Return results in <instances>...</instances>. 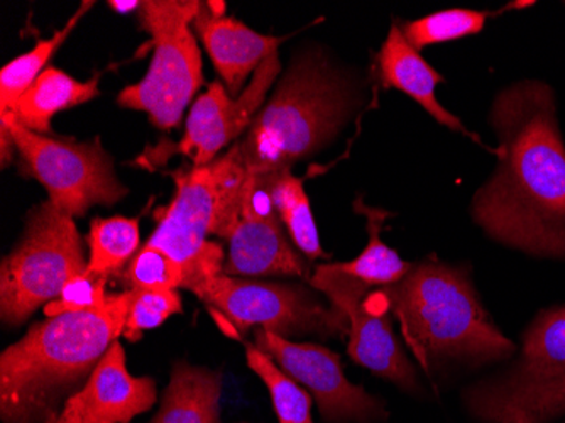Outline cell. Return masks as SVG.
<instances>
[{"mask_svg": "<svg viewBox=\"0 0 565 423\" xmlns=\"http://www.w3.org/2000/svg\"><path fill=\"white\" fill-rule=\"evenodd\" d=\"M490 119L498 165L472 199V219L504 246L565 257V145L554 91L516 82L497 95Z\"/></svg>", "mask_w": 565, "mask_h": 423, "instance_id": "1", "label": "cell"}, {"mask_svg": "<svg viewBox=\"0 0 565 423\" xmlns=\"http://www.w3.org/2000/svg\"><path fill=\"white\" fill-rule=\"evenodd\" d=\"M132 292L87 311L47 317L0 356V419L51 423L122 336Z\"/></svg>", "mask_w": 565, "mask_h": 423, "instance_id": "2", "label": "cell"}, {"mask_svg": "<svg viewBox=\"0 0 565 423\" xmlns=\"http://www.w3.org/2000/svg\"><path fill=\"white\" fill-rule=\"evenodd\" d=\"M367 305L390 314L427 373L443 359L491 362L515 355L511 342L482 307L466 269L430 260L412 264L393 285L367 294Z\"/></svg>", "mask_w": 565, "mask_h": 423, "instance_id": "3", "label": "cell"}, {"mask_svg": "<svg viewBox=\"0 0 565 423\" xmlns=\"http://www.w3.org/2000/svg\"><path fill=\"white\" fill-rule=\"evenodd\" d=\"M358 87L322 50H307L282 73L271 97L234 142L247 175L291 170L338 138L358 110Z\"/></svg>", "mask_w": 565, "mask_h": 423, "instance_id": "4", "label": "cell"}, {"mask_svg": "<svg viewBox=\"0 0 565 423\" xmlns=\"http://www.w3.org/2000/svg\"><path fill=\"white\" fill-rule=\"evenodd\" d=\"M170 205L157 212V229L146 246L157 247L185 272L183 289L196 294L215 276L222 275L225 254L209 241L217 235L227 241L236 222L237 202L247 171L234 145L207 167L178 170Z\"/></svg>", "mask_w": 565, "mask_h": 423, "instance_id": "5", "label": "cell"}, {"mask_svg": "<svg viewBox=\"0 0 565 423\" xmlns=\"http://www.w3.org/2000/svg\"><path fill=\"white\" fill-rule=\"evenodd\" d=\"M484 423H547L565 412V307L545 308L523 334V349L507 373L466 393Z\"/></svg>", "mask_w": 565, "mask_h": 423, "instance_id": "6", "label": "cell"}, {"mask_svg": "<svg viewBox=\"0 0 565 423\" xmlns=\"http://www.w3.org/2000/svg\"><path fill=\"white\" fill-rule=\"evenodd\" d=\"M199 9L196 0H146L138 11L139 24L151 34V65L141 82L120 92L117 104L148 114L161 130L180 126L203 84L202 55L190 28Z\"/></svg>", "mask_w": 565, "mask_h": 423, "instance_id": "7", "label": "cell"}, {"mask_svg": "<svg viewBox=\"0 0 565 423\" xmlns=\"http://www.w3.org/2000/svg\"><path fill=\"white\" fill-rule=\"evenodd\" d=\"M73 219L50 200L31 212L21 243L0 266L2 322L21 326L87 272L84 241Z\"/></svg>", "mask_w": 565, "mask_h": 423, "instance_id": "8", "label": "cell"}, {"mask_svg": "<svg viewBox=\"0 0 565 423\" xmlns=\"http://www.w3.org/2000/svg\"><path fill=\"white\" fill-rule=\"evenodd\" d=\"M231 336H246L253 327L278 336L342 337L349 320L339 308L326 307L310 289L290 283L253 282L218 275L196 292Z\"/></svg>", "mask_w": 565, "mask_h": 423, "instance_id": "9", "label": "cell"}, {"mask_svg": "<svg viewBox=\"0 0 565 423\" xmlns=\"http://www.w3.org/2000/svg\"><path fill=\"white\" fill-rule=\"evenodd\" d=\"M0 120L11 127L22 173L40 181L50 202L72 218H82L94 205H114L129 193L98 139L62 141L25 129L12 116Z\"/></svg>", "mask_w": 565, "mask_h": 423, "instance_id": "10", "label": "cell"}, {"mask_svg": "<svg viewBox=\"0 0 565 423\" xmlns=\"http://www.w3.org/2000/svg\"><path fill=\"white\" fill-rule=\"evenodd\" d=\"M308 285L319 289L332 307L348 317V352L352 361L406 390L415 387V369L393 334L392 315L381 314L367 305L370 285L345 275L335 263L319 264Z\"/></svg>", "mask_w": 565, "mask_h": 423, "instance_id": "11", "label": "cell"}, {"mask_svg": "<svg viewBox=\"0 0 565 423\" xmlns=\"http://www.w3.org/2000/svg\"><path fill=\"white\" fill-rule=\"evenodd\" d=\"M281 73L278 51L263 62L239 97L228 94L222 82L209 85L200 95L186 119L185 136L171 148L192 161L193 167H207L218 152L239 141L266 104V94Z\"/></svg>", "mask_w": 565, "mask_h": 423, "instance_id": "12", "label": "cell"}, {"mask_svg": "<svg viewBox=\"0 0 565 423\" xmlns=\"http://www.w3.org/2000/svg\"><path fill=\"white\" fill-rule=\"evenodd\" d=\"M225 276H297L312 273L282 231L271 197L247 175L237 202L236 222L227 237Z\"/></svg>", "mask_w": 565, "mask_h": 423, "instance_id": "13", "label": "cell"}, {"mask_svg": "<svg viewBox=\"0 0 565 423\" xmlns=\"http://www.w3.org/2000/svg\"><path fill=\"white\" fill-rule=\"evenodd\" d=\"M254 346L281 366L295 381L310 390L320 413L330 422L370 420L381 415V405L364 388L352 384L335 352L312 342H295L258 329Z\"/></svg>", "mask_w": 565, "mask_h": 423, "instance_id": "14", "label": "cell"}, {"mask_svg": "<svg viewBox=\"0 0 565 423\" xmlns=\"http://www.w3.org/2000/svg\"><path fill=\"white\" fill-rule=\"evenodd\" d=\"M157 400V383L148 377H132L126 351L114 342L87 383L65 403L62 415L76 423H131Z\"/></svg>", "mask_w": 565, "mask_h": 423, "instance_id": "15", "label": "cell"}, {"mask_svg": "<svg viewBox=\"0 0 565 423\" xmlns=\"http://www.w3.org/2000/svg\"><path fill=\"white\" fill-rule=\"evenodd\" d=\"M192 28L234 98L247 87L250 73L256 72L290 38L256 33L234 18L215 14L207 2H200Z\"/></svg>", "mask_w": 565, "mask_h": 423, "instance_id": "16", "label": "cell"}, {"mask_svg": "<svg viewBox=\"0 0 565 423\" xmlns=\"http://www.w3.org/2000/svg\"><path fill=\"white\" fill-rule=\"evenodd\" d=\"M376 60L377 73H380V81L384 87L403 92V94L414 98L417 104H420L437 123L443 124L444 127H449L450 130L460 133L472 141L479 142L478 136L466 129L462 120L449 113L437 101L435 88L440 82H444V76L437 70L431 68L422 59L420 51L415 50L406 41L398 24H393L390 28L388 36L384 40Z\"/></svg>", "mask_w": 565, "mask_h": 423, "instance_id": "17", "label": "cell"}, {"mask_svg": "<svg viewBox=\"0 0 565 423\" xmlns=\"http://www.w3.org/2000/svg\"><path fill=\"white\" fill-rule=\"evenodd\" d=\"M221 393L218 371L177 361L151 423H218Z\"/></svg>", "mask_w": 565, "mask_h": 423, "instance_id": "18", "label": "cell"}, {"mask_svg": "<svg viewBox=\"0 0 565 423\" xmlns=\"http://www.w3.org/2000/svg\"><path fill=\"white\" fill-rule=\"evenodd\" d=\"M98 81L100 73L92 81L78 82L62 70L47 66L31 85L30 91L19 98L12 114L0 116H12L25 129L33 130L36 135H47L51 133V120L56 114L87 104L97 97Z\"/></svg>", "mask_w": 565, "mask_h": 423, "instance_id": "19", "label": "cell"}, {"mask_svg": "<svg viewBox=\"0 0 565 423\" xmlns=\"http://www.w3.org/2000/svg\"><path fill=\"white\" fill-rule=\"evenodd\" d=\"M266 192L271 197L276 214L281 219L282 225L287 228L295 246L308 257L326 256L320 246L319 231H317L316 219H313L312 207L305 192L303 181L295 177L291 170L276 171L256 178Z\"/></svg>", "mask_w": 565, "mask_h": 423, "instance_id": "20", "label": "cell"}, {"mask_svg": "<svg viewBox=\"0 0 565 423\" xmlns=\"http://www.w3.org/2000/svg\"><path fill=\"white\" fill-rule=\"evenodd\" d=\"M354 209L366 218L370 243L355 260L335 263V266L345 275L354 276L370 286H388L399 282L412 268V263L403 261L396 251L381 241V229L390 212L366 205L363 199L355 200Z\"/></svg>", "mask_w": 565, "mask_h": 423, "instance_id": "21", "label": "cell"}, {"mask_svg": "<svg viewBox=\"0 0 565 423\" xmlns=\"http://www.w3.org/2000/svg\"><path fill=\"white\" fill-rule=\"evenodd\" d=\"M139 243L141 234L138 219L122 215L94 219L88 232L90 260L87 272L102 278L119 275L138 253Z\"/></svg>", "mask_w": 565, "mask_h": 423, "instance_id": "22", "label": "cell"}, {"mask_svg": "<svg viewBox=\"0 0 565 423\" xmlns=\"http://www.w3.org/2000/svg\"><path fill=\"white\" fill-rule=\"evenodd\" d=\"M94 2H82L81 9L70 18L63 30L56 31L50 40L40 41L33 50L18 56L0 72V114H12L19 98L30 91L51 56L65 44L75 25L84 18L85 12L94 8Z\"/></svg>", "mask_w": 565, "mask_h": 423, "instance_id": "23", "label": "cell"}, {"mask_svg": "<svg viewBox=\"0 0 565 423\" xmlns=\"http://www.w3.org/2000/svg\"><path fill=\"white\" fill-rule=\"evenodd\" d=\"M246 361L250 371L262 378L271 394L273 409L279 423H313L312 394L300 388L285 369L254 343L244 342Z\"/></svg>", "mask_w": 565, "mask_h": 423, "instance_id": "24", "label": "cell"}, {"mask_svg": "<svg viewBox=\"0 0 565 423\" xmlns=\"http://www.w3.org/2000/svg\"><path fill=\"white\" fill-rule=\"evenodd\" d=\"M490 12L471 11V9H449L435 12L417 21L403 22V36L415 50L420 51L434 44L475 36L484 30Z\"/></svg>", "mask_w": 565, "mask_h": 423, "instance_id": "25", "label": "cell"}, {"mask_svg": "<svg viewBox=\"0 0 565 423\" xmlns=\"http://www.w3.org/2000/svg\"><path fill=\"white\" fill-rule=\"evenodd\" d=\"M120 275L127 289H178L185 282L182 264L146 244Z\"/></svg>", "mask_w": 565, "mask_h": 423, "instance_id": "26", "label": "cell"}, {"mask_svg": "<svg viewBox=\"0 0 565 423\" xmlns=\"http://www.w3.org/2000/svg\"><path fill=\"white\" fill-rule=\"evenodd\" d=\"M132 298L122 336L138 342L145 330L163 326L171 315L182 311L177 289H131Z\"/></svg>", "mask_w": 565, "mask_h": 423, "instance_id": "27", "label": "cell"}, {"mask_svg": "<svg viewBox=\"0 0 565 423\" xmlns=\"http://www.w3.org/2000/svg\"><path fill=\"white\" fill-rule=\"evenodd\" d=\"M107 279L109 278H102V276H95L88 272L76 276L65 286L56 300L44 305V315L56 317V315L94 310V308L102 307L109 297V294H106Z\"/></svg>", "mask_w": 565, "mask_h": 423, "instance_id": "28", "label": "cell"}, {"mask_svg": "<svg viewBox=\"0 0 565 423\" xmlns=\"http://www.w3.org/2000/svg\"><path fill=\"white\" fill-rule=\"evenodd\" d=\"M15 151H18V148H15L11 127H9V124L0 120V161H2V168H8V165L14 160Z\"/></svg>", "mask_w": 565, "mask_h": 423, "instance_id": "29", "label": "cell"}, {"mask_svg": "<svg viewBox=\"0 0 565 423\" xmlns=\"http://www.w3.org/2000/svg\"><path fill=\"white\" fill-rule=\"evenodd\" d=\"M107 6L113 8L114 11L122 12L124 14V12L139 11L141 2H138V0H135V2H119V0H110V2H107Z\"/></svg>", "mask_w": 565, "mask_h": 423, "instance_id": "30", "label": "cell"}, {"mask_svg": "<svg viewBox=\"0 0 565 423\" xmlns=\"http://www.w3.org/2000/svg\"><path fill=\"white\" fill-rule=\"evenodd\" d=\"M51 423H76V422H73V420L66 419L65 415H62V413H60L58 419H56L55 422H51Z\"/></svg>", "mask_w": 565, "mask_h": 423, "instance_id": "31", "label": "cell"}]
</instances>
